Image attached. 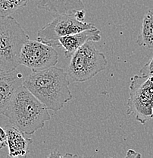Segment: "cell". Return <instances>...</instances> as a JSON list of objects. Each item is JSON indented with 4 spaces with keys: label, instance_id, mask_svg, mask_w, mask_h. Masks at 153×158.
<instances>
[{
    "label": "cell",
    "instance_id": "1",
    "mask_svg": "<svg viewBox=\"0 0 153 158\" xmlns=\"http://www.w3.org/2000/svg\"><path fill=\"white\" fill-rule=\"evenodd\" d=\"M67 74L52 66L32 73L24 78L23 85L49 110L58 112L73 98Z\"/></svg>",
    "mask_w": 153,
    "mask_h": 158
},
{
    "label": "cell",
    "instance_id": "2",
    "mask_svg": "<svg viewBox=\"0 0 153 158\" xmlns=\"http://www.w3.org/2000/svg\"><path fill=\"white\" fill-rule=\"evenodd\" d=\"M3 115L27 135L43 128L51 118L48 109L24 85L14 94Z\"/></svg>",
    "mask_w": 153,
    "mask_h": 158
},
{
    "label": "cell",
    "instance_id": "3",
    "mask_svg": "<svg viewBox=\"0 0 153 158\" xmlns=\"http://www.w3.org/2000/svg\"><path fill=\"white\" fill-rule=\"evenodd\" d=\"M29 36L12 16L0 18V71H13L20 65L21 48Z\"/></svg>",
    "mask_w": 153,
    "mask_h": 158
},
{
    "label": "cell",
    "instance_id": "4",
    "mask_svg": "<svg viewBox=\"0 0 153 158\" xmlns=\"http://www.w3.org/2000/svg\"><path fill=\"white\" fill-rule=\"evenodd\" d=\"M94 43L87 41L70 57L67 71L70 82L87 81L106 69L108 60Z\"/></svg>",
    "mask_w": 153,
    "mask_h": 158
},
{
    "label": "cell",
    "instance_id": "5",
    "mask_svg": "<svg viewBox=\"0 0 153 158\" xmlns=\"http://www.w3.org/2000/svg\"><path fill=\"white\" fill-rule=\"evenodd\" d=\"M127 115L141 124L153 118V81L149 77L135 75L131 78Z\"/></svg>",
    "mask_w": 153,
    "mask_h": 158
},
{
    "label": "cell",
    "instance_id": "6",
    "mask_svg": "<svg viewBox=\"0 0 153 158\" xmlns=\"http://www.w3.org/2000/svg\"><path fill=\"white\" fill-rule=\"evenodd\" d=\"M58 53L53 47L38 40H27L21 48L20 65H24L32 72H38L55 66Z\"/></svg>",
    "mask_w": 153,
    "mask_h": 158
},
{
    "label": "cell",
    "instance_id": "7",
    "mask_svg": "<svg viewBox=\"0 0 153 158\" xmlns=\"http://www.w3.org/2000/svg\"><path fill=\"white\" fill-rule=\"evenodd\" d=\"M94 27L96 26L93 23L78 21L74 15H58L47 25L39 30L37 40L53 47H57V40L61 37Z\"/></svg>",
    "mask_w": 153,
    "mask_h": 158
},
{
    "label": "cell",
    "instance_id": "8",
    "mask_svg": "<svg viewBox=\"0 0 153 158\" xmlns=\"http://www.w3.org/2000/svg\"><path fill=\"white\" fill-rule=\"evenodd\" d=\"M101 31L96 27L61 37L57 40V47H62L65 52V57L70 58L77 49L87 41L98 42L101 40Z\"/></svg>",
    "mask_w": 153,
    "mask_h": 158
},
{
    "label": "cell",
    "instance_id": "9",
    "mask_svg": "<svg viewBox=\"0 0 153 158\" xmlns=\"http://www.w3.org/2000/svg\"><path fill=\"white\" fill-rule=\"evenodd\" d=\"M23 81L24 77L17 69L0 71V115H3L14 94L23 85Z\"/></svg>",
    "mask_w": 153,
    "mask_h": 158
},
{
    "label": "cell",
    "instance_id": "10",
    "mask_svg": "<svg viewBox=\"0 0 153 158\" xmlns=\"http://www.w3.org/2000/svg\"><path fill=\"white\" fill-rule=\"evenodd\" d=\"M7 134V147L10 157H25L29 153V148L33 140L26 137L27 135L11 123L6 126Z\"/></svg>",
    "mask_w": 153,
    "mask_h": 158
},
{
    "label": "cell",
    "instance_id": "11",
    "mask_svg": "<svg viewBox=\"0 0 153 158\" xmlns=\"http://www.w3.org/2000/svg\"><path fill=\"white\" fill-rule=\"evenodd\" d=\"M39 9L57 15H74L77 11L84 9L83 0H36Z\"/></svg>",
    "mask_w": 153,
    "mask_h": 158
},
{
    "label": "cell",
    "instance_id": "12",
    "mask_svg": "<svg viewBox=\"0 0 153 158\" xmlns=\"http://www.w3.org/2000/svg\"><path fill=\"white\" fill-rule=\"evenodd\" d=\"M136 43L139 47L153 49V9L148 10L145 13Z\"/></svg>",
    "mask_w": 153,
    "mask_h": 158
},
{
    "label": "cell",
    "instance_id": "13",
    "mask_svg": "<svg viewBox=\"0 0 153 158\" xmlns=\"http://www.w3.org/2000/svg\"><path fill=\"white\" fill-rule=\"evenodd\" d=\"M30 0H0V18L8 17L25 7Z\"/></svg>",
    "mask_w": 153,
    "mask_h": 158
},
{
    "label": "cell",
    "instance_id": "14",
    "mask_svg": "<svg viewBox=\"0 0 153 158\" xmlns=\"http://www.w3.org/2000/svg\"><path fill=\"white\" fill-rule=\"evenodd\" d=\"M139 73L141 75L146 77H153V56L150 59V60L140 69Z\"/></svg>",
    "mask_w": 153,
    "mask_h": 158
},
{
    "label": "cell",
    "instance_id": "15",
    "mask_svg": "<svg viewBox=\"0 0 153 158\" xmlns=\"http://www.w3.org/2000/svg\"><path fill=\"white\" fill-rule=\"evenodd\" d=\"M7 146V134L5 128L0 126V149Z\"/></svg>",
    "mask_w": 153,
    "mask_h": 158
},
{
    "label": "cell",
    "instance_id": "16",
    "mask_svg": "<svg viewBox=\"0 0 153 158\" xmlns=\"http://www.w3.org/2000/svg\"><path fill=\"white\" fill-rule=\"evenodd\" d=\"M74 17L78 20V21H84V19L85 16H86V11L84 9H81V10H78L75 12V14L74 15Z\"/></svg>",
    "mask_w": 153,
    "mask_h": 158
},
{
    "label": "cell",
    "instance_id": "17",
    "mask_svg": "<svg viewBox=\"0 0 153 158\" xmlns=\"http://www.w3.org/2000/svg\"><path fill=\"white\" fill-rule=\"evenodd\" d=\"M127 157H141V155L139 154H138L137 152H136V151H133V150H129V151H127Z\"/></svg>",
    "mask_w": 153,
    "mask_h": 158
}]
</instances>
